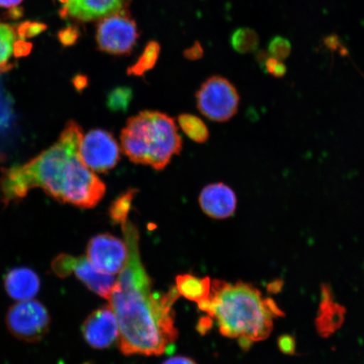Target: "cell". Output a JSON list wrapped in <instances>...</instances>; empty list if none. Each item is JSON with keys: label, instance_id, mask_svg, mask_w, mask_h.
<instances>
[{"label": "cell", "instance_id": "obj_1", "mask_svg": "<svg viewBox=\"0 0 364 364\" xmlns=\"http://www.w3.org/2000/svg\"><path fill=\"white\" fill-rule=\"evenodd\" d=\"M122 227L129 258L108 299L119 326L118 345L125 356H159L178 336L173 306L180 295L176 287L154 292L141 260L139 230L130 221Z\"/></svg>", "mask_w": 364, "mask_h": 364}, {"label": "cell", "instance_id": "obj_2", "mask_svg": "<svg viewBox=\"0 0 364 364\" xmlns=\"http://www.w3.org/2000/svg\"><path fill=\"white\" fill-rule=\"evenodd\" d=\"M198 306L215 321L223 336L237 339L243 350L268 338L273 318L284 315L272 299H264L260 291L244 282L213 280L208 299Z\"/></svg>", "mask_w": 364, "mask_h": 364}, {"label": "cell", "instance_id": "obj_3", "mask_svg": "<svg viewBox=\"0 0 364 364\" xmlns=\"http://www.w3.org/2000/svg\"><path fill=\"white\" fill-rule=\"evenodd\" d=\"M83 129L75 121H68L55 144L38 156L21 166L2 172L0 198L6 203L25 198L31 190L40 188L61 203L73 164L79 156Z\"/></svg>", "mask_w": 364, "mask_h": 364}, {"label": "cell", "instance_id": "obj_4", "mask_svg": "<svg viewBox=\"0 0 364 364\" xmlns=\"http://www.w3.org/2000/svg\"><path fill=\"white\" fill-rule=\"evenodd\" d=\"M122 151L136 165L162 171L182 149V139L173 118L144 111L129 118L121 132Z\"/></svg>", "mask_w": 364, "mask_h": 364}, {"label": "cell", "instance_id": "obj_5", "mask_svg": "<svg viewBox=\"0 0 364 364\" xmlns=\"http://www.w3.org/2000/svg\"><path fill=\"white\" fill-rule=\"evenodd\" d=\"M198 111L208 119L225 122L238 112L240 95L225 77L215 75L203 82L196 93Z\"/></svg>", "mask_w": 364, "mask_h": 364}, {"label": "cell", "instance_id": "obj_6", "mask_svg": "<svg viewBox=\"0 0 364 364\" xmlns=\"http://www.w3.org/2000/svg\"><path fill=\"white\" fill-rule=\"evenodd\" d=\"M139 36L135 21L124 10L99 20L95 40L100 51L121 56L133 51Z\"/></svg>", "mask_w": 364, "mask_h": 364}, {"label": "cell", "instance_id": "obj_7", "mask_svg": "<svg viewBox=\"0 0 364 364\" xmlns=\"http://www.w3.org/2000/svg\"><path fill=\"white\" fill-rule=\"evenodd\" d=\"M51 318L47 308L33 299L14 304L6 316V325L11 333L27 343L42 340L48 333Z\"/></svg>", "mask_w": 364, "mask_h": 364}, {"label": "cell", "instance_id": "obj_8", "mask_svg": "<svg viewBox=\"0 0 364 364\" xmlns=\"http://www.w3.org/2000/svg\"><path fill=\"white\" fill-rule=\"evenodd\" d=\"M79 154L90 170L106 174L120 161V147L110 132L92 129L82 138Z\"/></svg>", "mask_w": 364, "mask_h": 364}, {"label": "cell", "instance_id": "obj_9", "mask_svg": "<svg viewBox=\"0 0 364 364\" xmlns=\"http://www.w3.org/2000/svg\"><path fill=\"white\" fill-rule=\"evenodd\" d=\"M45 29L46 26L39 22L11 24L0 21V72L11 70L13 61L28 55L33 49V43L28 40Z\"/></svg>", "mask_w": 364, "mask_h": 364}, {"label": "cell", "instance_id": "obj_10", "mask_svg": "<svg viewBox=\"0 0 364 364\" xmlns=\"http://www.w3.org/2000/svg\"><path fill=\"white\" fill-rule=\"evenodd\" d=\"M129 248L125 240L111 234L94 236L87 245V259L98 269L116 275L124 269Z\"/></svg>", "mask_w": 364, "mask_h": 364}, {"label": "cell", "instance_id": "obj_11", "mask_svg": "<svg viewBox=\"0 0 364 364\" xmlns=\"http://www.w3.org/2000/svg\"><path fill=\"white\" fill-rule=\"evenodd\" d=\"M63 19L80 22L99 21L127 10L132 0H56Z\"/></svg>", "mask_w": 364, "mask_h": 364}, {"label": "cell", "instance_id": "obj_12", "mask_svg": "<svg viewBox=\"0 0 364 364\" xmlns=\"http://www.w3.org/2000/svg\"><path fill=\"white\" fill-rule=\"evenodd\" d=\"M82 334L93 348L111 347L119 338V326L111 306H103L91 313L82 326Z\"/></svg>", "mask_w": 364, "mask_h": 364}, {"label": "cell", "instance_id": "obj_13", "mask_svg": "<svg viewBox=\"0 0 364 364\" xmlns=\"http://www.w3.org/2000/svg\"><path fill=\"white\" fill-rule=\"evenodd\" d=\"M198 202L205 215L215 220L231 217L237 208V197L233 189L222 182L205 186Z\"/></svg>", "mask_w": 364, "mask_h": 364}, {"label": "cell", "instance_id": "obj_14", "mask_svg": "<svg viewBox=\"0 0 364 364\" xmlns=\"http://www.w3.org/2000/svg\"><path fill=\"white\" fill-rule=\"evenodd\" d=\"M74 273L77 279L100 297L109 299L115 286L117 279L98 269L87 257H74L71 266V274Z\"/></svg>", "mask_w": 364, "mask_h": 364}, {"label": "cell", "instance_id": "obj_15", "mask_svg": "<svg viewBox=\"0 0 364 364\" xmlns=\"http://www.w3.org/2000/svg\"><path fill=\"white\" fill-rule=\"evenodd\" d=\"M4 287L9 296L17 301L33 299L38 294L41 281L36 273L27 267H16L7 273Z\"/></svg>", "mask_w": 364, "mask_h": 364}, {"label": "cell", "instance_id": "obj_16", "mask_svg": "<svg viewBox=\"0 0 364 364\" xmlns=\"http://www.w3.org/2000/svg\"><path fill=\"white\" fill-rule=\"evenodd\" d=\"M211 286L209 277H196L189 273L177 276L176 279V289L179 295L198 304L208 299Z\"/></svg>", "mask_w": 364, "mask_h": 364}, {"label": "cell", "instance_id": "obj_17", "mask_svg": "<svg viewBox=\"0 0 364 364\" xmlns=\"http://www.w3.org/2000/svg\"><path fill=\"white\" fill-rule=\"evenodd\" d=\"M343 309L331 302V298H326L323 292V301L320 315L318 317V329L323 335L330 334L338 328L343 322Z\"/></svg>", "mask_w": 364, "mask_h": 364}, {"label": "cell", "instance_id": "obj_18", "mask_svg": "<svg viewBox=\"0 0 364 364\" xmlns=\"http://www.w3.org/2000/svg\"><path fill=\"white\" fill-rule=\"evenodd\" d=\"M138 192V189L129 188L114 200L108 210V215L110 216L113 224L122 226L129 221L132 203H133L136 193Z\"/></svg>", "mask_w": 364, "mask_h": 364}, {"label": "cell", "instance_id": "obj_19", "mask_svg": "<svg viewBox=\"0 0 364 364\" xmlns=\"http://www.w3.org/2000/svg\"><path fill=\"white\" fill-rule=\"evenodd\" d=\"M178 124L183 133L194 142L203 144L209 138V131L204 122L193 114L183 113L178 117Z\"/></svg>", "mask_w": 364, "mask_h": 364}, {"label": "cell", "instance_id": "obj_20", "mask_svg": "<svg viewBox=\"0 0 364 364\" xmlns=\"http://www.w3.org/2000/svg\"><path fill=\"white\" fill-rule=\"evenodd\" d=\"M159 52V45L156 42H150L134 65L127 68V75L142 76L147 71L151 70L156 65Z\"/></svg>", "mask_w": 364, "mask_h": 364}, {"label": "cell", "instance_id": "obj_21", "mask_svg": "<svg viewBox=\"0 0 364 364\" xmlns=\"http://www.w3.org/2000/svg\"><path fill=\"white\" fill-rule=\"evenodd\" d=\"M230 43L236 52L247 54L257 51L260 39L253 29L243 27L235 31L231 36Z\"/></svg>", "mask_w": 364, "mask_h": 364}, {"label": "cell", "instance_id": "obj_22", "mask_svg": "<svg viewBox=\"0 0 364 364\" xmlns=\"http://www.w3.org/2000/svg\"><path fill=\"white\" fill-rule=\"evenodd\" d=\"M133 90L127 86H119L108 93L107 107L113 112H125L133 100Z\"/></svg>", "mask_w": 364, "mask_h": 364}, {"label": "cell", "instance_id": "obj_23", "mask_svg": "<svg viewBox=\"0 0 364 364\" xmlns=\"http://www.w3.org/2000/svg\"><path fill=\"white\" fill-rule=\"evenodd\" d=\"M291 43L288 39L283 38V36H275L268 44V53L273 58L277 60L283 61L287 58H289L291 53Z\"/></svg>", "mask_w": 364, "mask_h": 364}, {"label": "cell", "instance_id": "obj_24", "mask_svg": "<svg viewBox=\"0 0 364 364\" xmlns=\"http://www.w3.org/2000/svg\"><path fill=\"white\" fill-rule=\"evenodd\" d=\"M277 344L282 352L289 355L295 353L296 343L293 336L284 335L280 336L277 340Z\"/></svg>", "mask_w": 364, "mask_h": 364}, {"label": "cell", "instance_id": "obj_25", "mask_svg": "<svg viewBox=\"0 0 364 364\" xmlns=\"http://www.w3.org/2000/svg\"><path fill=\"white\" fill-rule=\"evenodd\" d=\"M162 364H198L193 359L184 356H176L166 359Z\"/></svg>", "mask_w": 364, "mask_h": 364}, {"label": "cell", "instance_id": "obj_26", "mask_svg": "<svg viewBox=\"0 0 364 364\" xmlns=\"http://www.w3.org/2000/svg\"><path fill=\"white\" fill-rule=\"evenodd\" d=\"M287 73V67L284 63L281 61L277 62V65L274 68V70L272 71V76L276 77V78H281V77H284Z\"/></svg>", "mask_w": 364, "mask_h": 364}, {"label": "cell", "instance_id": "obj_27", "mask_svg": "<svg viewBox=\"0 0 364 364\" xmlns=\"http://www.w3.org/2000/svg\"><path fill=\"white\" fill-rule=\"evenodd\" d=\"M270 57H271L270 54L268 53V52L263 51V50H262V51H259L257 53L256 59H257V61L259 63V65H260V66L263 68L264 65H265L266 61Z\"/></svg>", "mask_w": 364, "mask_h": 364}, {"label": "cell", "instance_id": "obj_28", "mask_svg": "<svg viewBox=\"0 0 364 364\" xmlns=\"http://www.w3.org/2000/svg\"><path fill=\"white\" fill-rule=\"evenodd\" d=\"M23 0H0V7L15 8L20 6Z\"/></svg>", "mask_w": 364, "mask_h": 364}, {"label": "cell", "instance_id": "obj_29", "mask_svg": "<svg viewBox=\"0 0 364 364\" xmlns=\"http://www.w3.org/2000/svg\"><path fill=\"white\" fill-rule=\"evenodd\" d=\"M75 85L76 89L80 90H84L88 85V80L85 76L76 77L75 80Z\"/></svg>", "mask_w": 364, "mask_h": 364}]
</instances>
